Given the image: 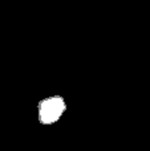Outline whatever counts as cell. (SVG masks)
<instances>
[{
	"label": "cell",
	"mask_w": 150,
	"mask_h": 151,
	"mask_svg": "<svg viewBox=\"0 0 150 151\" xmlns=\"http://www.w3.org/2000/svg\"><path fill=\"white\" fill-rule=\"evenodd\" d=\"M64 110V104L60 98L48 99L44 104H41V121L45 123L53 122L58 118L61 111Z\"/></svg>",
	"instance_id": "cell-1"
}]
</instances>
